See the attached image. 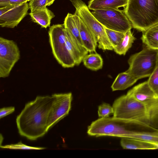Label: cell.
I'll use <instances>...</instances> for the list:
<instances>
[{
  "label": "cell",
  "mask_w": 158,
  "mask_h": 158,
  "mask_svg": "<svg viewBox=\"0 0 158 158\" xmlns=\"http://www.w3.org/2000/svg\"><path fill=\"white\" fill-rule=\"evenodd\" d=\"M123 10L133 28L143 32L158 23V4L156 0H128Z\"/></svg>",
  "instance_id": "cell-3"
},
{
  "label": "cell",
  "mask_w": 158,
  "mask_h": 158,
  "mask_svg": "<svg viewBox=\"0 0 158 158\" xmlns=\"http://www.w3.org/2000/svg\"><path fill=\"white\" fill-rule=\"evenodd\" d=\"M112 106L114 117L126 119L133 127L158 130V99L152 102L144 103L127 94L116 99Z\"/></svg>",
  "instance_id": "cell-2"
},
{
  "label": "cell",
  "mask_w": 158,
  "mask_h": 158,
  "mask_svg": "<svg viewBox=\"0 0 158 158\" xmlns=\"http://www.w3.org/2000/svg\"><path fill=\"white\" fill-rule=\"evenodd\" d=\"M127 95L144 103L152 102L158 99L146 81L135 86L129 90Z\"/></svg>",
  "instance_id": "cell-11"
},
{
  "label": "cell",
  "mask_w": 158,
  "mask_h": 158,
  "mask_svg": "<svg viewBox=\"0 0 158 158\" xmlns=\"http://www.w3.org/2000/svg\"><path fill=\"white\" fill-rule=\"evenodd\" d=\"M114 113V110L113 106L108 103H103L98 106V114L99 117H108L110 115Z\"/></svg>",
  "instance_id": "cell-25"
},
{
  "label": "cell",
  "mask_w": 158,
  "mask_h": 158,
  "mask_svg": "<svg viewBox=\"0 0 158 158\" xmlns=\"http://www.w3.org/2000/svg\"><path fill=\"white\" fill-rule=\"evenodd\" d=\"M66 31L65 43L67 49L74 59L76 65H79L89 52L73 39L67 30Z\"/></svg>",
  "instance_id": "cell-12"
},
{
  "label": "cell",
  "mask_w": 158,
  "mask_h": 158,
  "mask_svg": "<svg viewBox=\"0 0 158 158\" xmlns=\"http://www.w3.org/2000/svg\"><path fill=\"white\" fill-rule=\"evenodd\" d=\"M156 0V2H157V3L158 4V0Z\"/></svg>",
  "instance_id": "cell-31"
},
{
  "label": "cell",
  "mask_w": 158,
  "mask_h": 158,
  "mask_svg": "<svg viewBox=\"0 0 158 158\" xmlns=\"http://www.w3.org/2000/svg\"><path fill=\"white\" fill-rule=\"evenodd\" d=\"M31 0H28V1H30Z\"/></svg>",
  "instance_id": "cell-32"
},
{
  "label": "cell",
  "mask_w": 158,
  "mask_h": 158,
  "mask_svg": "<svg viewBox=\"0 0 158 158\" xmlns=\"http://www.w3.org/2000/svg\"><path fill=\"white\" fill-rule=\"evenodd\" d=\"M92 13L106 28L125 33L133 28L123 10L106 8L93 10Z\"/></svg>",
  "instance_id": "cell-7"
},
{
  "label": "cell",
  "mask_w": 158,
  "mask_h": 158,
  "mask_svg": "<svg viewBox=\"0 0 158 158\" xmlns=\"http://www.w3.org/2000/svg\"><path fill=\"white\" fill-rule=\"evenodd\" d=\"M29 15L33 22L45 28L50 27L51 20L55 16L54 14L47 7L42 10L31 11Z\"/></svg>",
  "instance_id": "cell-17"
},
{
  "label": "cell",
  "mask_w": 158,
  "mask_h": 158,
  "mask_svg": "<svg viewBox=\"0 0 158 158\" xmlns=\"http://www.w3.org/2000/svg\"><path fill=\"white\" fill-rule=\"evenodd\" d=\"M105 29L109 40L114 48L121 42L124 37L125 33L105 27Z\"/></svg>",
  "instance_id": "cell-23"
},
{
  "label": "cell",
  "mask_w": 158,
  "mask_h": 158,
  "mask_svg": "<svg viewBox=\"0 0 158 158\" xmlns=\"http://www.w3.org/2000/svg\"><path fill=\"white\" fill-rule=\"evenodd\" d=\"M158 55V50L145 46L141 51L130 56L129 67L126 72L138 80L149 77L156 67Z\"/></svg>",
  "instance_id": "cell-4"
},
{
  "label": "cell",
  "mask_w": 158,
  "mask_h": 158,
  "mask_svg": "<svg viewBox=\"0 0 158 158\" xmlns=\"http://www.w3.org/2000/svg\"><path fill=\"white\" fill-rule=\"evenodd\" d=\"M66 34L64 23L53 25L50 27L48 31L49 42L54 57L63 67L69 68L76 64L66 46Z\"/></svg>",
  "instance_id": "cell-6"
},
{
  "label": "cell",
  "mask_w": 158,
  "mask_h": 158,
  "mask_svg": "<svg viewBox=\"0 0 158 158\" xmlns=\"http://www.w3.org/2000/svg\"><path fill=\"white\" fill-rule=\"evenodd\" d=\"M76 9L75 13L96 38L99 48L103 50H112L114 48L110 42L105 27L94 17L88 6L81 0H69Z\"/></svg>",
  "instance_id": "cell-5"
},
{
  "label": "cell",
  "mask_w": 158,
  "mask_h": 158,
  "mask_svg": "<svg viewBox=\"0 0 158 158\" xmlns=\"http://www.w3.org/2000/svg\"><path fill=\"white\" fill-rule=\"evenodd\" d=\"M127 138L142 140L158 145V130L153 132L137 131L132 130Z\"/></svg>",
  "instance_id": "cell-22"
},
{
  "label": "cell",
  "mask_w": 158,
  "mask_h": 158,
  "mask_svg": "<svg viewBox=\"0 0 158 158\" xmlns=\"http://www.w3.org/2000/svg\"><path fill=\"white\" fill-rule=\"evenodd\" d=\"M52 96L53 101L47 121L48 130L68 115L73 98L71 93L54 94Z\"/></svg>",
  "instance_id": "cell-9"
},
{
  "label": "cell",
  "mask_w": 158,
  "mask_h": 158,
  "mask_svg": "<svg viewBox=\"0 0 158 158\" xmlns=\"http://www.w3.org/2000/svg\"><path fill=\"white\" fill-rule=\"evenodd\" d=\"M53 101L52 96H38L26 104L16 118L21 136L35 140L45 134L48 131L47 121Z\"/></svg>",
  "instance_id": "cell-1"
},
{
  "label": "cell",
  "mask_w": 158,
  "mask_h": 158,
  "mask_svg": "<svg viewBox=\"0 0 158 158\" xmlns=\"http://www.w3.org/2000/svg\"><path fill=\"white\" fill-rule=\"evenodd\" d=\"M0 148H2L12 149H26V150H42L45 148L44 147H31L27 146L22 143L21 142L14 144L0 146Z\"/></svg>",
  "instance_id": "cell-26"
},
{
  "label": "cell",
  "mask_w": 158,
  "mask_h": 158,
  "mask_svg": "<svg viewBox=\"0 0 158 158\" xmlns=\"http://www.w3.org/2000/svg\"><path fill=\"white\" fill-rule=\"evenodd\" d=\"M15 110V108L13 106L1 108L0 110V118H1L11 114L14 112Z\"/></svg>",
  "instance_id": "cell-29"
},
{
  "label": "cell",
  "mask_w": 158,
  "mask_h": 158,
  "mask_svg": "<svg viewBox=\"0 0 158 158\" xmlns=\"http://www.w3.org/2000/svg\"><path fill=\"white\" fill-rule=\"evenodd\" d=\"M128 0H90L88 7L91 10H95L106 8L118 9L126 6Z\"/></svg>",
  "instance_id": "cell-16"
},
{
  "label": "cell",
  "mask_w": 158,
  "mask_h": 158,
  "mask_svg": "<svg viewBox=\"0 0 158 158\" xmlns=\"http://www.w3.org/2000/svg\"><path fill=\"white\" fill-rule=\"evenodd\" d=\"M55 0H47V6H50L54 2Z\"/></svg>",
  "instance_id": "cell-30"
},
{
  "label": "cell",
  "mask_w": 158,
  "mask_h": 158,
  "mask_svg": "<svg viewBox=\"0 0 158 158\" xmlns=\"http://www.w3.org/2000/svg\"><path fill=\"white\" fill-rule=\"evenodd\" d=\"M29 4L0 8V25L2 27L13 28L17 26L27 14Z\"/></svg>",
  "instance_id": "cell-10"
},
{
  "label": "cell",
  "mask_w": 158,
  "mask_h": 158,
  "mask_svg": "<svg viewBox=\"0 0 158 158\" xmlns=\"http://www.w3.org/2000/svg\"><path fill=\"white\" fill-rule=\"evenodd\" d=\"M28 1V0H0V8L18 5Z\"/></svg>",
  "instance_id": "cell-28"
},
{
  "label": "cell",
  "mask_w": 158,
  "mask_h": 158,
  "mask_svg": "<svg viewBox=\"0 0 158 158\" xmlns=\"http://www.w3.org/2000/svg\"><path fill=\"white\" fill-rule=\"evenodd\" d=\"M120 145L123 149L154 150L158 145L142 140L127 137L121 138Z\"/></svg>",
  "instance_id": "cell-15"
},
{
  "label": "cell",
  "mask_w": 158,
  "mask_h": 158,
  "mask_svg": "<svg viewBox=\"0 0 158 158\" xmlns=\"http://www.w3.org/2000/svg\"><path fill=\"white\" fill-rule=\"evenodd\" d=\"M148 84L157 97L158 98V55L156 67L149 77Z\"/></svg>",
  "instance_id": "cell-24"
},
{
  "label": "cell",
  "mask_w": 158,
  "mask_h": 158,
  "mask_svg": "<svg viewBox=\"0 0 158 158\" xmlns=\"http://www.w3.org/2000/svg\"><path fill=\"white\" fill-rule=\"evenodd\" d=\"M80 34L83 46L89 52H96L97 40L92 32L80 18Z\"/></svg>",
  "instance_id": "cell-14"
},
{
  "label": "cell",
  "mask_w": 158,
  "mask_h": 158,
  "mask_svg": "<svg viewBox=\"0 0 158 158\" xmlns=\"http://www.w3.org/2000/svg\"><path fill=\"white\" fill-rule=\"evenodd\" d=\"M82 61L86 67L94 71L101 69L103 66V59L100 55L96 53L86 55Z\"/></svg>",
  "instance_id": "cell-21"
},
{
  "label": "cell",
  "mask_w": 158,
  "mask_h": 158,
  "mask_svg": "<svg viewBox=\"0 0 158 158\" xmlns=\"http://www.w3.org/2000/svg\"></svg>",
  "instance_id": "cell-33"
},
{
  "label": "cell",
  "mask_w": 158,
  "mask_h": 158,
  "mask_svg": "<svg viewBox=\"0 0 158 158\" xmlns=\"http://www.w3.org/2000/svg\"><path fill=\"white\" fill-rule=\"evenodd\" d=\"M138 80L125 71L117 75L111 87L113 91L124 90L132 85Z\"/></svg>",
  "instance_id": "cell-18"
},
{
  "label": "cell",
  "mask_w": 158,
  "mask_h": 158,
  "mask_svg": "<svg viewBox=\"0 0 158 158\" xmlns=\"http://www.w3.org/2000/svg\"><path fill=\"white\" fill-rule=\"evenodd\" d=\"M141 40L146 46L158 50V23L143 32Z\"/></svg>",
  "instance_id": "cell-19"
},
{
  "label": "cell",
  "mask_w": 158,
  "mask_h": 158,
  "mask_svg": "<svg viewBox=\"0 0 158 158\" xmlns=\"http://www.w3.org/2000/svg\"><path fill=\"white\" fill-rule=\"evenodd\" d=\"M20 57L19 48L13 40L0 37V77H8Z\"/></svg>",
  "instance_id": "cell-8"
},
{
  "label": "cell",
  "mask_w": 158,
  "mask_h": 158,
  "mask_svg": "<svg viewBox=\"0 0 158 158\" xmlns=\"http://www.w3.org/2000/svg\"><path fill=\"white\" fill-rule=\"evenodd\" d=\"M80 19L76 13H68L64 19V24L73 38L83 46L80 34Z\"/></svg>",
  "instance_id": "cell-13"
},
{
  "label": "cell",
  "mask_w": 158,
  "mask_h": 158,
  "mask_svg": "<svg viewBox=\"0 0 158 158\" xmlns=\"http://www.w3.org/2000/svg\"><path fill=\"white\" fill-rule=\"evenodd\" d=\"M29 6L31 11L44 9L47 6V0H31Z\"/></svg>",
  "instance_id": "cell-27"
},
{
  "label": "cell",
  "mask_w": 158,
  "mask_h": 158,
  "mask_svg": "<svg viewBox=\"0 0 158 158\" xmlns=\"http://www.w3.org/2000/svg\"><path fill=\"white\" fill-rule=\"evenodd\" d=\"M135 39L131 29L129 30L125 33L122 40L117 46L114 48L113 50L117 54L124 55L131 47Z\"/></svg>",
  "instance_id": "cell-20"
}]
</instances>
